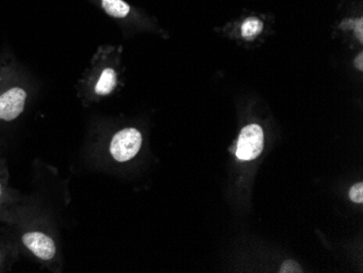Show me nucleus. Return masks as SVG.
<instances>
[{
	"label": "nucleus",
	"instance_id": "nucleus-4",
	"mask_svg": "<svg viewBox=\"0 0 363 273\" xmlns=\"http://www.w3.org/2000/svg\"><path fill=\"white\" fill-rule=\"evenodd\" d=\"M22 240L32 254L45 262L52 260L56 255V244L54 240L42 232H28L24 234Z\"/></svg>",
	"mask_w": 363,
	"mask_h": 273
},
{
	"label": "nucleus",
	"instance_id": "nucleus-8",
	"mask_svg": "<svg viewBox=\"0 0 363 273\" xmlns=\"http://www.w3.org/2000/svg\"><path fill=\"white\" fill-rule=\"evenodd\" d=\"M350 196L354 203L362 204L363 201V184L357 183L352 187L350 191Z\"/></svg>",
	"mask_w": 363,
	"mask_h": 273
},
{
	"label": "nucleus",
	"instance_id": "nucleus-5",
	"mask_svg": "<svg viewBox=\"0 0 363 273\" xmlns=\"http://www.w3.org/2000/svg\"><path fill=\"white\" fill-rule=\"evenodd\" d=\"M117 75L112 69H106L95 85V93L98 96H107L116 89Z\"/></svg>",
	"mask_w": 363,
	"mask_h": 273
},
{
	"label": "nucleus",
	"instance_id": "nucleus-10",
	"mask_svg": "<svg viewBox=\"0 0 363 273\" xmlns=\"http://www.w3.org/2000/svg\"><path fill=\"white\" fill-rule=\"evenodd\" d=\"M362 23H363L362 19H360V20H359V22H358V26H356V32H357V30H358V38H359V40H361V42H362V40H363Z\"/></svg>",
	"mask_w": 363,
	"mask_h": 273
},
{
	"label": "nucleus",
	"instance_id": "nucleus-7",
	"mask_svg": "<svg viewBox=\"0 0 363 273\" xmlns=\"http://www.w3.org/2000/svg\"><path fill=\"white\" fill-rule=\"evenodd\" d=\"M263 23L256 18H250L244 22L242 26V38L246 40H254L262 32Z\"/></svg>",
	"mask_w": 363,
	"mask_h": 273
},
{
	"label": "nucleus",
	"instance_id": "nucleus-3",
	"mask_svg": "<svg viewBox=\"0 0 363 273\" xmlns=\"http://www.w3.org/2000/svg\"><path fill=\"white\" fill-rule=\"evenodd\" d=\"M28 93L21 87H11L0 94V120L13 121L26 107Z\"/></svg>",
	"mask_w": 363,
	"mask_h": 273
},
{
	"label": "nucleus",
	"instance_id": "nucleus-2",
	"mask_svg": "<svg viewBox=\"0 0 363 273\" xmlns=\"http://www.w3.org/2000/svg\"><path fill=\"white\" fill-rule=\"evenodd\" d=\"M263 150V131L257 124H250L242 128L238 138L236 156L240 160H252Z\"/></svg>",
	"mask_w": 363,
	"mask_h": 273
},
{
	"label": "nucleus",
	"instance_id": "nucleus-11",
	"mask_svg": "<svg viewBox=\"0 0 363 273\" xmlns=\"http://www.w3.org/2000/svg\"><path fill=\"white\" fill-rule=\"evenodd\" d=\"M356 67L359 69V70H363V55L360 54L358 56V58L356 59Z\"/></svg>",
	"mask_w": 363,
	"mask_h": 273
},
{
	"label": "nucleus",
	"instance_id": "nucleus-1",
	"mask_svg": "<svg viewBox=\"0 0 363 273\" xmlns=\"http://www.w3.org/2000/svg\"><path fill=\"white\" fill-rule=\"evenodd\" d=\"M142 134L136 128H124L112 138L110 152L117 162H124L134 158L142 146Z\"/></svg>",
	"mask_w": 363,
	"mask_h": 273
},
{
	"label": "nucleus",
	"instance_id": "nucleus-9",
	"mask_svg": "<svg viewBox=\"0 0 363 273\" xmlns=\"http://www.w3.org/2000/svg\"><path fill=\"white\" fill-rule=\"evenodd\" d=\"M282 273H295L301 272V267L298 266L297 262H293V260H287L281 267V271Z\"/></svg>",
	"mask_w": 363,
	"mask_h": 273
},
{
	"label": "nucleus",
	"instance_id": "nucleus-6",
	"mask_svg": "<svg viewBox=\"0 0 363 273\" xmlns=\"http://www.w3.org/2000/svg\"><path fill=\"white\" fill-rule=\"evenodd\" d=\"M101 8L110 17L123 19L128 17L130 8L123 0H101Z\"/></svg>",
	"mask_w": 363,
	"mask_h": 273
}]
</instances>
